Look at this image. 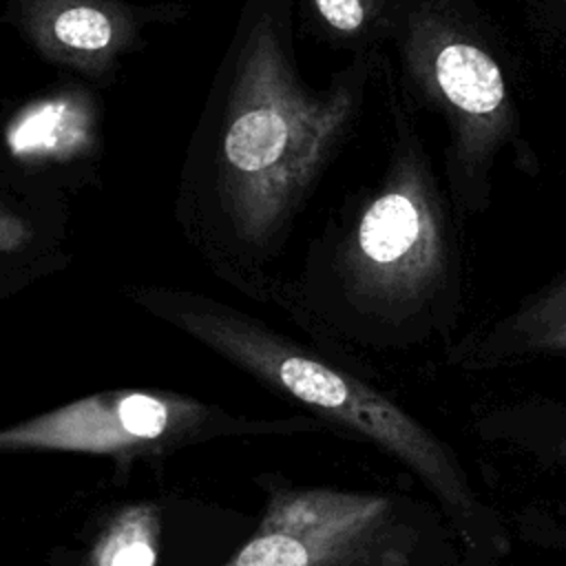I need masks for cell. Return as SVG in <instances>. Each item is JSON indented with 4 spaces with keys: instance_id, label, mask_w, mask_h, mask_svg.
<instances>
[{
    "instance_id": "obj_1",
    "label": "cell",
    "mask_w": 566,
    "mask_h": 566,
    "mask_svg": "<svg viewBox=\"0 0 566 566\" xmlns=\"http://www.w3.org/2000/svg\"><path fill=\"white\" fill-rule=\"evenodd\" d=\"M296 0H245L197 168L206 248L248 296L270 303L281 261L378 84V53L323 84L301 71Z\"/></svg>"
},
{
    "instance_id": "obj_2",
    "label": "cell",
    "mask_w": 566,
    "mask_h": 566,
    "mask_svg": "<svg viewBox=\"0 0 566 566\" xmlns=\"http://www.w3.org/2000/svg\"><path fill=\"white\" fill-rule=\"evenodd\" d=\"M378 75L387 104L382 168L327 212L270 298L310 343L347 365L449 347L467 312L464 221L385 51Z\"/></svg>"
},
{
    "instance_id": "obj_3",
    "label": "cell",
    "mask_w": 566,
    "mask_h": 566,
    "mask_svg": "<svg viewBox=\"0 0 566 566\" xmlns=\"http://www.w3.org/2000/svg\"><path fill=\"white\" fill-rule=\"evenodd\" d=\"M133 298L272 394L305 407L327 429L369 442L402 464L451 520L464 551H480L497 562L506 555L504 524L480 497L451 442L356 367L203 294L144 287Z\"/></svg>"
},
{
    "instance_id": "obj_4",
    "label": "cell",
    "mask_w": 566,
    "mask_h": 566,
    "mask_svg": "<svg viewBox=\"0 0 566 566\" xmlns=\"http://www.w3.org/2000/svg\"><path fill=\"white\" fill-rule=\"evenodd\" d=\"M385 11L391 75L442 126L451 203L462 221L482 217L504 161L528 179L542 175L515 57L480 0H385Z\"/></svg>"
},
{
    "instance_id": "obj_5",
    "label": "cell",
    "mask_w": 566,
    "mask_h": 566,
    "mask_svg": "<svg viewBox=\"0 0 566 566\" xmlns=\"http://www.w3.org/2000/svg\"><path fill=\"white\" fill-rule=\"evenodd\" d=\"M256 482L263 513L219 566H467L455 526L429 495Z\"/></svg>"
},
{
    "instance_id": "obj_6",
    "label": "cell",
    "mask_w": 566,
    "mask_h": 566,
    "mask_svg": "<svg viewBox=\"0 0 566 566\" xmlns=\"http://www.w3.org/2000/svg\"><path fill=\"white\" fill-rule=\"evenodd\" d=\"M325 424L307 413L259 418L170 389H104L38 416L0 424L4 453H75L106 458L115 480L137 462H164L177 451L226 438L316 433Z\"/></svg>"
},
{
    "instance_id": "obj_7",
    "label": "cell",
    "mask_w": 566,
    "mask_h": 566,
    "mask_svg": "<svg viewBox=\"0 0 566 566\" xmlns=\"http://www.w3.org/2000/svg\"><path fill=\"white\" fill-rule=\"evenodd\" d=\"M234 515L177 493L113 500L46 553L44 566H219Z\"/></svg>"
},
{
    "instance_id": "obj_8",
    "label": "cell",
    "mask_w": 566,
    "mask_h": 566,
    "mask_svg": "<svg viewBox=\"0 0 566 566\" xmlns=\"http://www.w3.org/2000/svg\"><path fill=\"white\" fill-rule=\"evenodd\" d=\"M542 358H566V270L502 314L462 332L447 347V363L464 371H491Z\"/></svg>"
},
{
    "instance_id": "obj_9",
    "label": "cell",
    "mask_w": 566,
    "mask_h": 566,
    "mask_svg": "<svg viewBox=\"0 0 566 566\" xmlns=\"http://www.w3.org/2000/svg\"><path fill=\"white\" fill-rule=\"evenodd\" d=\"M18 18L44 57L93 77L111 71L137 31L119 0H20Z\"/></svg>"
},
{
    "instance_id": "obj_10",
    "label": "cell",
    "mask_w": 566,
    "mask_h": 566,
    "mask_svg": "<svg viewBox=\"0 0 566 566\" xmlns=\"http://www.w3.org/2000/svg\"><path fill=\"white\" fill-rule=\"evenodd\" d=\"M296 31L349 57L387 49L385 0H296Z\"/></svg>"
},
{
    "instance_id": "obj_11",
    "label": "cell",
    "mask_w": 566,
    "mask_h": 566,
    "mask_svg": "<svg viewBox=\"0 0 566 566\" xmlns=\"http://www.w3.org/2000/svg\"><path fill=\"white\" fill-rule=\"evenodd\" d=\"M535 29L566 55V0H531Z\"/></svg>"
},
{
    "instance_id": "obj_12",
    "label": "cell",
    "mask_w": 566,
    "mask_h": 566,
    "mask_svg": "<svg viewBox=\"0 0 566 566\" xmlns=\"http://www.w3.org/2000/svg\"><path fill=\"white\" fill-rule=\"evenodd\" d=\"M467 566H497V559L480 551H467Z\"/></svg>"
}]
</instances>
